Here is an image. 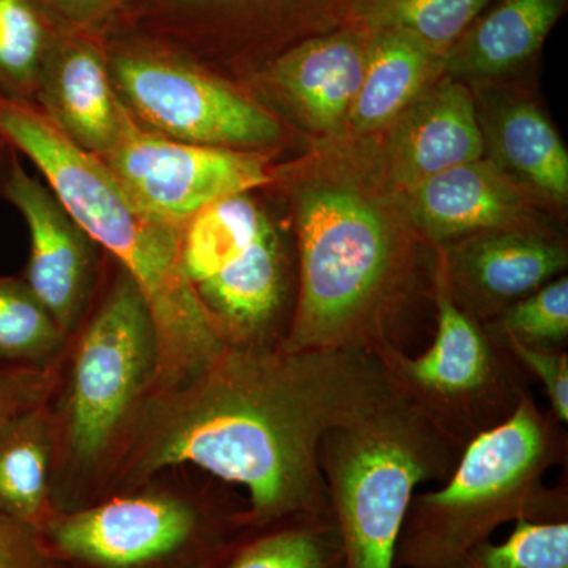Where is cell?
Masks as SVG:
<instances>
[{
	"label": "cell",
	"mask_w": 568,
	"mask_h": 568,
	"mask_svg": "<svg viewBox=\"0 0 568 568\" xmlns=\"http://www.w3.org/2000/svg\"><path fill=\"white\" fill-rule=\"evenodd\" d=\"M388 394L373 354L226 346L185 383L152 392L100 499L193 466L246 489V525L332 515L321 440Z\"/></svg>",
	"instance_id": "obj_1"
},
{
	"label": "cell",
	"mask_w": 568,
	"mask_h": 568,
	"mask_svg": "<svg viewBox=\"0 0 568 568\" xmlns=\"http://www.w3.org/2000/svg\"><path fill=\"white\" fill-rule=\"evenodd\" d=\"M293 213L297 290L282 349L413 354L435 310L436 250L368 138L313 141L275 183Z\"/></svg>",
	"instance_id": "obj_2"
},
{
	"label": "cell",
	"mask_w": 568,
	"mask_h": 568,
	"mask_svg": "<svg viewBox=\"0 0 568 568\" xmlns=\"http://www.w3.org/2000/svg\"><path fill=\"white\" fill-rule=\"evenodd\" d=\"M0 140L31 160L74 222L136 284L159 336L155 388L179 386L211 364L226 343L183 272L182 227L141 203L31 100L0 93Z\"/></svg>",
	"instance_id": "obj_3"
},
{
	"label": "cell",
	"mask_w": 568,
	"mask_h": 568,
	"mask_svg": "<svg viewBox=\"0 0 568 568\" xmlns=\"http://www.w3.org/2000/svg\"><path fill=\"white\" fill-rule=\"evenodd\" d=\"M159 375L160 345L151 312L119 267L92 315L71 335L50 403L58 511L100 499Z\"/></svg>",
	"instance_id": "obj_4"
},
{
	"label": "cell",
	"mask_w": 568,
	"mask_h": 568,
	"mask_svg": "<svg viewBox=\"0 0 568 568\" xmlns=\"http://www.w3.org/2000/svg\"><path fill=\"white\" fill-rule=\"evenodd\" d=\"M567 458V426L526 388L506 422L467 444L439 488L413 497L395 568L446 567L507 523L567 521V480L545 484Z\"/></svg>",
	"instance_id": "obj_5"
},
{
	"label": "cell",
	"mask_w": 568,
	"mask_h": 568,
	"mask_svg": "<svg viewBox=\"0 0 568 568\" xmlns=\"http://www.w3.org/2000/svg\"><path fill=\"white\" fill-rule=\"evenodd\" d=\"M465 448L390 394L321 440L320 459L347 568H395V549L417 488L444 484Z\"/></svg>",
	"instance_id": "obj_6"
},
{
	"label": "cell",
	"mask_w": 568,
	"mask_h": 568,
	"mask_svg": "<svg viewBox=\"0 0 568 568\" xmlns=\"http://www.w3.org/2000/svg\"><path fill=\"white\" fill-rule=\"evenodd\" d=\"M220 488L148 484L69 511L40 530L52 568H200L244 526Z\"/></svg>",
	"instance_id": "obj_7"
},
{
	"label": "cell",
	"mask_w": 568,
	"mask_h": 568,
	"mask_svg": "<svg viewBox=\"0 0 568 568\" xmlns=\"http://www.w3.org/2000/svg\"><path fill=\"white\" fill-rule=\"evenodd\" d=\"M181 261L226 346H282L294 312L297 265L252 194L216 201L183 224Z\"/></svg>",
	"instance_id": "obj_8"
},
{
	"label": "cell",
	"mask_w": 568,
	"mask_h": 568,
	"mask_svg": "<svg viewBox=\"0 0 568 568\" xmlns=\"http://www.w3.org/2000/svg\"><path fill=\"white\" fill-rule=\"evenodd\" d=\"M388 387L465 448L517 409L529 377L507 346L459 310L435 275V331L422 353L375 355Z\"/></svg>",
	"instance_id": "obj_9"
},
{
	"label": "cell",
	"mask_w": 568,
	"mask_h": 568,
	"mask_svg": "<svg viewBox=\"0 0 568 568\" xmlns=\"http://www.w3.org/2000/svg\"><path fill=\"white\" fill-rule=\"evenodd\" d=\"M112 84L134 121L171 140L274 151L283 123L230 81L155 47H122L108 54Z\"/></svg>",
	"instance_id": "obj_10"
},
{
	"label": "cell",
	"mask_w": 568,
	"mask_h": 568,
	"mask_svg": "<svg viewBox=\"0 0 568 568\" xmlns=\"http://www.w3.org/2000/svg\"><path fill=\"white\" fill-rule=\"evenodd\" d=\"M102 160L141 203L181 227L216 201L275 183L268 152L171 140L142 129L129 111Z\"/></svg>",
	"instance_id": "obj_11"
},
{
	"label": "cell",
	"mask_w": 568,
	"mask_h": 568,
	"mask_svg": "<svg viewBox=\"0 0 568 568\" xmlns=\"http://www.w3.org/2000/svg\"><path fill=\"white\" fill-rule=\"evenodd\" d=\"M568 267L558 230H500L436 248V278L459 310L487 325Z\"/></svg>",
	"instance_id": "obj_12"
},
{
	"label": "cell",
	"mask_w": 568,
	"mask_h": 568,
	"mask_svg": "<svg viewBox=\"0 0 568 568\" xmlns=\"http://www.w3.org/2000/svg\"><path fill=\"white\" fill-rule=\"evenodd\" d=\"M0 192L21 213L31 241L24 282L70 336L88 315L97 276V245L47 183L11 153Z\"/></svg>",
	"instance_id": "obj_13"
},
{
	"label": "cell",
	"mask_w": 568,
	"mask_h": 568,
	"mask_svg": "<svg viewBox=\"0 0 568 568\" xmlns=\"http://www.w3.org/2000/svg\"><path fill=\"white\" fill-rule=\"evenodd\" d=\"M368 41L369 32L353 24L298 41L264 67L261 89L315 141L345 136Z\"/></svg>",
	"instance_id": "obj_14"
},
{
	"label": "cell",
	"mask_w": 568,
	"mask_h": 568,
	"mask_svg": "<svg viewBox=\"0 0 568 568\" xmlns=\"http://www.w3.org/2000/svg\"><path fill=\"white\" fill-rule=\"evenodd\" d=\"M368 140L384 173L403 193L458 164L484 159L473 91L447 74Z\"/></svg>",
	"instance_id": "obj_15"
},
{
	"label": "cell",
	"mask_w": 568,
	"mask_h": 568,
	"mask_svg": "<svg viewBox=\"0 0 568 568\" xmlns=\"http://www.w3.org/2000/svg\"><path fill=\"white\" fill-rule=\"evenodd\" d=\"M418 233L432 248L500 230H556L544 205L488 159L433 175L405 193Z\"/></svg>",
	"instance_id": "obj_16"
},
{
	"label": "cell",
	"mask_w": 568,
	"mask_h": 568,
	"mask_svg": "<svg viewBox=\"0 0 568 568\" xmlns=\"http://www.w3.org/2000/svg\"><path fill=\"white\" fill-rule=\"evenodd\" d=\"M473 91L484 156L541 205L568 204V152L548 115L532 100L497 92L495 84Z\"/></svg>",
	"instance_id": "obj_17"
},
{
	"label": "cell",
	"mask_w": 568,
	"mask_h": 568,
	"mask_svg": "<svg viewBox=\"0 0 568 568\" xmlns=\"http://www.w3.org/2000/svg\"><path fill=\"white\" fill-rule=\"evenodd\" d=\"M33 102L74 144L100 159L114 148L126 115L106 51L74 31L55 37Z\"/></svg>",
	"instance_id": "obj_18"
},
{
	"label": "cell",
	"mask_w": 568,
	"mask_h": 568,
	"mask_svg": "<svg viewBox=\"0 0 568 568\" xmlns=\"http://www.w3.org/2000/svg\"><path fill=\"white\" fill-rule=\"evenodd\" d=\"M567 0H500L447 51L444 74L488 84L521 69L544 47Z\"/></svg>",
	"instance_id": "obj_19"
},
{
	"label": "cell",
	"mask_w": 568,
	"mask_h": 568,
	"mask_svg": "<svg viewBox=\"0 0 568 568\" xmlns=\"http://www.w3.org/2000/svg\"><path fill=\"white\" fill-rule=\"evenodd\" d=\"M444 63L446 54L410 33L369 32L364 81L351 110L347 136L369 138L386 130L444 77Z\"/></svg>",
	"instance_id": "obj_20"
},
{
	"label": "cell",
	"mask_w": 568,
	"mask_h": 568,
	"mask_svg": "<svg viewBox=\"0 0 568 568\" xmlns=\"http://www.w3.org/2000/svg\"><path fill=\"white\" fill-rule=\"evenodd\" d=\"M50 403L0 422V515L40 530L54 517Z\"/></svg>",
	"instance_id": "obj_21"
},
{
	"label": "cell",
	"mask_w": 568,
	"mask_h": 568,
	"mask_svg": "<svg viewBox=\"0 0 568 568\" xmlns=\"http://www.w3.org/2000/svg\"><path fill=\"white\" fill-rule=\"evenodd\" d=\"M200 568H347L332 515L245 525Z\"/></svg>",
	"instance_id": "obj_22"
},
{
	"label": "cell",
	"mask_w": 568,
	"mask_h": 568,
	"mask_svg": "<svg viewBox=\"0 0 568 568\" xmlns=\"http://www.w3.org/2000/svg\"><path fill=\"white\" fill-rule=\"evenodd\" d=\"M488 0H353L346 24L366 32L402 31L447 54Z\"/></svg>",
	"instance_id": "obj_23"
},
{
	"label": "cell",
	"mask_w": 568,
	"mask_h": 568,
	"mask_svg": "<svg viewBox=\"0 0 568 568\" xmlns=\"http://www.w3.org/2000/svg\"><path fill=\"white\" fill-rule=\"evenodd\" d=\"M69 343L24 280L0 276V364L51 368Z\"/></svg>",
	"instance_id": "obj_24"
},
{
	"label": "cell",
	"mask_w": 568,
	"mask_h": 568,
	"mask_svg": "<svg viewBox=\"0 0 568 568\" xmlns=\"http://www.w3.org/2000/svg\"><path fill=\"white\" fill-rule=\"evenodd\" d=\"M55 37L36 0H0V93L33 102Z\"/></svg>",
	"instance_id": "obj_25"
},
{
	"label": "cell",
	"mask_w": 568,
	"mask_h": 568,
	"mask_svg": "<svg viewBox=\"0 0 568 568\" xmlns=\"http://www.w3.org/2000/svg\"><path fill=\"white\" fill-rule=\"evenodd\" d=\"M443 568H568V519H521L506 540L484 541Z\"/></svg>",
	"instance_id": "obj_26"
},
{
	"label": "cell",
	"mask_w": 568,
	"mask_h": 568,
	"mask_svg": "<svg viewBox=\"0 0 568 568\" xmlns=\"http://www.w3.org/2000/svg\"><path fill=\"white\" fill-rule=\"evenodd\" d=\"M485 327L499 338L514 339L523 345L567 349L568 276L560 275L508 306L503 315Z\"/></svg>",
	"instance_id": "obj_27"
},
{
	"label": "cell",
	"mask_w": 568,
	"mask_h": 568,
	"mask_svg": "<svg viewBox=\"0 0 568 568\" xmlns=\"http://www.w3.org/2000/svg\"><path fill=\"white\" fill-rule=\"evenodd\" d=\"M164 11L186 24H246L320 0H160Z\"/></svg>",
	"instance_id": "obj_28"
},
{
	"label": "cell",
	"mask_w": 568,
	"mask_h": 568,
	"mask_svg": "<svg viewBox=\"0 0 568 568\" xmlns=\"http://www.w3.org/2000/svg\"><path fill=\"white\" fill-rule=\"evenodd\" d=\"M496 336V335H495ZM499 338V336H496ZM517 358L529 379H536L544 387L548 409L560 424H568V353L558 347L523 345L514 339L499 338Z\"/></svg>",
	"instance_id": "obj_29"
},
{
	"label": "cell",
	"mask_w": 568,
	"mask_h": 568,
	"mask_svg": "<svg viewBox=\"0 0 568 568\" xmlns=\"http://www.w3.org/2000/svg\"><path fill=\"white\" fill-rule=\"evenodd\" d=\"M61 366L32 368L0 364V422L51 403L61 377Z\"/></svg>",
	"instance_id": "obj_30"
},
{
	"label": "cell",
	"mask_w": 568,
	"mask_h": 568,
	"mask_svg": "<svg viewBox=\"0 0 568 568\" xmlns=\"http://www.w3.org/2000/svg\"><path fill=\"white\" fill-rule=\"evenodd\" d=\"M0 568H52L39 530L0 515Z\"/></svg>",
	"instance_id": "obj_31"
},
{
	"label": "cell",
	"mask_w": 568,
	"mask_h": 568,
	"mask_svg": "<svg viewBox=\"0 0 568 568\" xmlns=\"http://www.w3.org/2000/svg\"><path fill=\"white\" fill-rule=\"evenodd\" d=\"M47 17L61 22L71 31L91 28L122 9L130 0H36Z\"/></svg>",
	"instance_id": "obj_32"
},
{
	"label": "cell",
	"mask_w": 568,
	"mask_h": 568,
	"mask_svg": "<svg viewBox=\"0 0 568 568\" xmlns=\"http://www.w3.org/2000/svg\"><path fill=\"white\" fill-rule=\"evenodd\" d=\"M3 145H7L6 142H3L2 140H0V148H3Z\"/></svg>",
	"instance_id": "obj_33"
}]
</instances>
